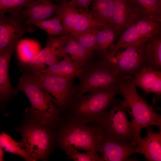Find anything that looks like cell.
<instances>
[{
    "label": "cell",
    "mask_w": 161,
    "mask_h": 161,
    "mask_svg": "<svg viewBox=\"0 0 161 161\" xmlns=\"http://www.w3.org/2000/svg\"><path fill=\"white\" fill-rule=\"evenodd\" d=\"M161 18L145 16L141 13L133 23L141 38L147 39L161 35Z\"/></svg>",
    "instance_id": "21"
},
{
    "label": "cell",
    "mask_w": 161,
    "mask_h": 161,
    "mask_svg": "<svg viewBox=\"0 0 161 161\" xmlns=\"http://www.w3.org/2000/svg\"><path fill=\"white\" fill-rule=\"evenodd\" d=\"M39 0H0V14L19 13Z\"/></svg>",
    "instance_id": "29"
},
{
    "label": "cell",
    "mask_w": 161,
    "mask_h": 161,
    "mask_svg": "<svg viewBox=\"0 0 161 161\" xmlns=\"http://www.w3.org/2000/svg\"><path fill=\"white\" fill-rule=\"evenodd\" d=\"M75 76L79 79V82L75 86L74 98L90 91L119 84L123 81L104 62L95 58L80 68Z\"/></svg>",
    "instance_id": "8"
},
{
    "label": "cell",
    "mask_w": 161,
    "mask_h": 161,
    "mask_svg": "<svg viewBox=\"0 0 161 161\" xmlns=\"http://www.w3.org/2000/svg\"><path fill=\"white\" fill-rule=\"evenodd\" d=\"M27 21L30 24L40 28L49 35H69L62 23L60 18L57 15L47 20H34L27 19Z\"/></svg>",
    "instance_id": "24"
},
{
    "label": "cell",
    "mask_w": 161,
    "mask_h": 161,
    "mask_svg": "<svg viewBox=\"0 0 161 161\" xmlns=\"http://www.w3.org/2000/svg\"><path fill=\"white\" fill-rule=\"evenodd\" d=\"M119 32L112 24L106 23L98 32L93 49L98 56L109 52Z\"/></svg>",
    "instance_id": "19"
},
{
    "label": "cell",
    "mask_w": 161,
    "mask_h": 161,
    "mask_svg": "<svg viewBox=\"0 0 161 161\" xmlns=\"http://www.w3.org/2000/svg\"><path fill=\"white\" fill-rule=\"evenodd\" d=\"M59 54L60 58L66 55L81 67L94 58L85 49L81 46L70 35L59 37Z\"/></svg>",
    "instance_id": "15"
},
{
    "label": "cell",
    "mask_w": 161,
    "mask_h": 161,
    "mask_svg": "<svg viewBox=\"0 0 161 161\" xmlns=\"http://www.w3.org/2000/svg\"><path fill=\"white\" fill-rule=\"evenodd\" d=\"M88 124L70 119L56 133L58 145L64 151L72 147L99 153L104 138L103 133L98 125Z\"/></svg>",
    "instance_id": "4"
},
{
    "label": "cell",
    "mask_w": 161,
    "mask_h": 161,
    "mask_svg": "<svg viewBox=\"0 0 161 161\" xmlns=\"http://www.w3.org/2000/svg\"><path fill=\"white\" fill-rule=\"evenodd\" d=\"M29 72L49 95L60 111L69 107L75 97L74 78L47 74L40 71Z\"/></svg>",
    "instance_id": "9"
},
{
    "label": "cell",
    "mask_w": 161,
    "mask_h": 161,
    "mask_svg": "<svg viewBox=\"0 0 161 161\" xmlns=\"http://www.w3.org/2000/svg\"><path fill=\"white\" fill-rule=\"evenodd\" d=\"M93 0H91V1H92Z\"/></svg>",
    "instance_id": "35"
},
{
    "label": "cell",
    "mask_w": 161,
    "mask_h": 161,
    "mask_svg": "<svg viewBox=\"0 0 161 161\" xmlns=\"http://www.w3.org/2000/svg\"><path fill=\"white\" fill-rule=\"evenodd\" d=\"M0 147L5 152L18 156L27 161H35L18 142L4 131L0 134Z\"/></svg>",
    "instance_id": "25"
},
{
    "label": "cell",
    "mask_w": 161,
    "mask_h": 161,
    "mask_svg": "<svg viewBox=\"0 0 161 161\" xmlns=\"http://www.w3.org/2000/svg\"><path fill=\"white\" fill-rule=\"evenodd\" d=\"M27 18L19 13L0 14V52L19 41L25 33L34 30Z\"/></svg>",
    "instance_id": "11"
},
{
    "label": "cell",
    "mask_w": 161,
    "mask_h": 161,
    "mask_svg": "<svg viewBox=\"0 0 161 161\" xmlns=\"http://www.w3.org/2000/svg\"><path fill=\"white\" fill-rule=\"evenodd\" d=\"M146 40L142 38L114 52H109L98 56V59L123 81H128L133 78L141 68L146 65L145 43Z\"/></svg>",
    "instance_id": "5"
},
{
    "label": "cell",
    "mask_w": 161,
    "mask_h": 161,
    "mask_svg": "<svg viewBox=\"0 0 161 161\" xmlns=\"http://www.w3.org/2000/svg\"><path fill=\"white\" fill-rule=\"evenodd\" d=\"M51 0L52 1H53L54 0ZM57 0L58 1V0Z\"/></svg>",
    "instance_id": "34"
},
{
    "label": "cell",
    "mask_w": 161,
    "mask_h": 161,
    "mask_svg": "<svg viewBox=\"0 0 161 161\" xmlns=\"http://www.w3.org/2000/svg\"><path fill=\"white\" fill-rule=\"evenodd\" d=\"M119 94L122 95L127 103L133 124L135 141L140 136L143 128L156 126L161 131V115L157 113L146 100L138 93L135 86L126 81L119 83Z\"/></svg>",
    "instance_id": "6"
},
{
    "label": "cell",
    "mask_w": 161,
    "mask_h": 161,
    "mask_svg": "<svg viewBox=\"0 0 161 161\" xmlns=\"http://www.w3.org/2000/svg\"><path fill=\"white\" fill-rule=\"evenodd\" d=\"M60 59L56 38L49 35L45 47L34 57L29 65L23 68L28 70L40 71L46 68V65L49 66Z\"/></svg>",
    "instance_id": "18"
},
{
    "label": "cell",
    "mask_w": 161,
    "mask_h": 161,
    "mask_svg": "<svg viewBox=\"0 0 161 161\" xmlns=\"http://www.w3.org/2000/svg\"><path fill=\"white\" fill-rule=\"evenodd\" d=\"M56 15L69 35L74 38L91 28L102 26L106 23L98 18L90 10L78 9L68 0H58Z\"/></svg>",
    "instance_id": "10"
},
{
    "label": "cell",
    "mask_w": 161,
    "mask_h": 161,
    "mask_svg": "<svg viewBox=\"0 0 161 161\" xmlns=\"http://www.w3.org/2000/svg\"><path fill=\"white\" fill-rule=\"evenodd\" d=\"M138 86L145 94L153 93L160 97L161 95V71L147 65L143 66L135 76L127 81Z\"/></svg>",
    "instance_id": "13"
},
{
    "label": "cell",
    "mask_w": 161,
    "mask_h": 161,
    "mask_svg": "<svg viewBox=\"0 0 161 161\" xmlns=\"http://www.w3.org/2000/svg\"><path fill=\"white\" fill-rule=\"evenodd\" d=\"M119 92V84L75 97L69 106L70 119L83 123L97 125Z\"/></svg>",
    "instance_id": "2"
},
{
    "label": "cell",
    "mask_w": 161,
    "mask_h": 161,
    "mask_svg": "<svg viewBox=\"0 0 161 161\" xmlns=\"http://www.w3.org/2000/svg\"><path fill=\"white\" fill-rule=\"evenodd\" d=\"M146 65L161 71V35L147 39L145 43Z\"/></svg>",
    "instance_id": "23"
},
{
    "label": "cell",
    "mask_w": 161,
    "mask_h": 161,
    "mask_svg": "<svg viewBox=\"0 0 161 161\" xmlns=\"http://www.w3.org/2000/svg\"><path fill=\"white\" fill-rule=\"evenodd\" d=\"M62 58L61 60L49 66L48 68L40 71L54 76L66 78H74L81 67L72 61L67 55Z\"/></svg>",
    "instance_id": "22"
},
{
    "label": "cell",
    "mask_w": 161,
    "mask_h": 161,
    "mask_svg": "<svg viewBox=\"0 0 161 161\" xmlns=\"http://www.w3.org/2000/svg\"><path fill=\"white\" fill-rule=\"evenodd\" d=\"M17 91H22L28 98L30 107L24 110L43 123L54 127L59 120V110L49 95L28 72L20 78Z\"/></svg>",
    "instance_id": "3"
},
{
    "label": "cell",
    "mask_w": 161,
    "mask_h": 161,
    "mask_svg": "<svg viewBox=\"0 0 161 161\" xmlns=\"http://www.w3.org/2000/svg\"><path fill=\"white\" fill-rule=\"evenodd\" d=\"M103 26L95 27L89 28L73 38L93 56V49L95 43L97 35Z\"/></svg>",
    "instance_id": "28"
},
{
    "label": "cell",
    "mask_w": 161,
    "mask_h": 161,
    "mask_svg": "<svg viewBox=\"0 0 161 161\" xmlns=\"http://www.w3.org/2000/svg\"><path fill=\"white\" fill-rule=\"evenodd\" d=\"M124 30L119 39L113 44L109 52H114L120 48L143 38L140 37L133 23Z\"/></svg>",
    "instance_id": "27"
},
{
    "label": "cell",
    "mask_w": 161,
    "mask_h": 161,
    "mask_svg": "<svg viewBox=\"0 0 161 161\" xmlns=\"http://www.w3.org/2000/svg\"><path fill=\"white\" fill-rule=\"evenodd\" d=\"M64 151L69 156V159L75 161H102L99 153L93 151L81 152L72 147H68Z\"/></svg>",
    "instance_id": "31"
},
{
    "label": "cell",
    "mask_w": 161,
    "mask_h": 161,
    "mask_svg": "<svg viewBox=\"0 0 161 161\" xmlns=\"http://www.w3.org/2000/svg\"><path fill=\"white\" fill-rule=\"evenodd\" d=\"M140 11L129 0H114L112 24L120 33L134 21Z\"/></svg>",
    "instance_id": "17"
},
{
    "label": "cell",
    "mask_w": 161,
    "mask_h": 161,
    "mask_svg": "<svg viewBox=\"0 0 161 161\" xmlns=\"http://www.w3.org/2000/svg\"><path fill=\"white\" fill-rule=\"evenodd\" d=\"M144 16L161 18V0H135Z\"/></svg>",
    "instance_id": "30"
},
{
    "label": "cell",
    "mask_w": 161,
    "mask_h": 161,
    "mask_svg": "<svg viewBox=\"0 0 161 161\" xmlns=\"http://www.w3.org/2000/svg\"><path fill=\"white\" fill-rule=\"evenodd\" d=\"M109 108L97 124L104 137L135 147L133 126L128 118L126 102L114 98Z\"/></svg>",
    "instance_id": "7"
},
{
    "label": "cell",
    "mask_w": 161,
    "mask_h": 161,
    "mask_svg": "<svg viewBox=\"0 0 161 161\" xmlns=\"http://www.w3.org/2000/svg\"><path fill=\"white\" fill-rule=\"evenodd\" d=\"M56 127L42 123L25 112L21 124L16 128L20 132L21 146L35 161H47L55 141Z\"/></svg>",
    "instance_id": "1"
},
{
    "label": "cell",
    "mask_w": 161,
    "mask_h": 161,
    "mask_svg": "<svg viewBox=\"0 0 161 161\" xmlns=\"http://www.w3.org/2000/svg\"><path fill=\"white\" fill-rule=\"evenodd\" d=\"M57 7V4H54L51 0H39L22 9L21 13L28 19H45L56 14Z\"/></svg>",
    "instance_id": "20"
},
{
    "label": "cell",
    "mask_w": 161,
    "mask_h": 161,
    "mask_svg": "<svg viewBox=\"0 0 161 161\" xmlns=\"http://www.w3.org/2000/svg\"><path fill=\"white\" fill-rule=\"evenodd\" d=\"M90 10L99 19L112 24L114 0H93Z\"/></svg>",
    "instance_id": "26"
},
{
    "label": "cell",
    "mask_w": 161,
    "mask_h": 161,
    "mask_svg": "<svg viewBox=\"0 0 161 161\" xmlns=\"http://www.w3.org/2000/svg\"><path fill=\"white\" fill-rule=\"evenodd\" d=\"M146 136H140L135 139V143L137 153L142 154L148 161L161 160V131L157 133L151 127L146 129Z\"/></svg>",
    "instance_id": "16"
},
{
    "label": "cell",
    "mask_w": 161,
    "mask_h": 161,
    "mask_svg": "<svg viewBox=\"0 0 161 161\" xmlns=\"http://www.w3.org/2000/svg\"><path fill=\"white\" fill-rule=\"evenodd\" d=\"M70 2L75 7L83 10H88L91 0H69Z\"/></svg>",
    "instance_id": "32"
},
{
    "label": "cell",
    "mask_w": 161,
    "mask_h": 161,
    "mask_svg": "<svg viewBox=\"0 0 161 161\" xmlns=\"http://www.w3.org/2000/svg\"><path fill=\"white\" fill-rule=\"evenodd\" d=\"M4 152L0 147V161H4Z\"/></svg>",
    "instance_id": "33"
},
{
    "label": "cell",
    "mask_w": 161,
    "mask_h": 161,
    "mask_svg": "<svg viewBox=\"0 0 161 161\" xmlns=\"http://www.w3.org/2000/svg\"><path fill=\"white\" fill-rule=\"evenodd\" d=\"M19 42L13 43L0 52V109L3 111L7 103L17 92L10 82L8 67L11 56Z\"/></svg>",
    "instance_id": "12"
},
{
    "label": "cell",
    "mask_w": 161,
    "mask_h": 161,
    "mask_svg": "<svg viewBox=\"0 0 161 161\" xmlns=\"http://www.w3.org/2000/svg\"><path fill=\"white\" fill-rule=\"evenodd\" d=\"M99 153L102 161H136L130 156L137 153L134 145L109 140L104 137Z\"/></svg>",
    "instance_id": "14"
}]
</instances>
